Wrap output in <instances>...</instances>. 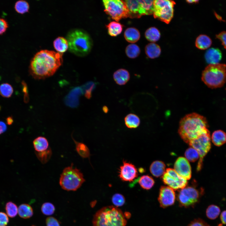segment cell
I'll return each instance as SVG.
<instances>
[{"label": "cell", "mask_w": 226, "mask_h": 226, "mask_svg": "<svg viewBox=\"0 0 226 226\" xmlns=\"http://www.w3.org/2000/svg\"><path fill=\"white\" fill-rule=\"evenodd\" d=\"M62 53L47 50L38 51L30 61V75L37 79H45L52 75L62 63Z\"/></svg>", "instance_id": "6da1fadb"}, {"label": "cell", "mask_w": 226, "mask_h": 226, "mask_svg": "<svg viewBox=\"0 0 226 226\" xmlns=\"http://www.w3.org/2000/svg\"><path fill=\"white\" fill-rule=\"evenodd\" d=\"M208 125L206 119L198 114L193 113L182 118L179 123L178 133L181 138L186 143L197 137Z\"/></svg>", "instance_id": "7a4b0ae2"}, {"label": "cell", "mask_w": 226, "mask_h": 226, "mask_svg": "<svg viewBox=\"0 0 226 226\" xmlns=\"http://www.w3.org/2000/svg\"><path fill=\"white\" fill-rule=\"evenodd\" d=\"M66 39L69 52L80 57L88 55L90 52L93 44L89 34L84 30L74 28L67 33Z\"/></svg>", "instance_id": "3957f363"}, {"label": "cell", "mask_w": 226, "mask_h": 226, "mask_svg": "<svg viewBox=\"0 0 226 226\" xmlns=\"http://www.w3.org/2000/svg\"><path fill=\"white\" fill-rule=\"evenodd\" d=\"M93 226H126V218L122 212L114 206L104 207L94 214Z\"/></svg>", "instance_id": "277c9868"}, {"label": "cell", "mask_w": 226, "mask_h": 226, "mask_svg": "<svg viewBox=\"0 0 226 226\" xmlns=\"http://www.w3.org/2000/svg\"><path fill=\"white\" fill-rule=\"evenodd\" d=\"M202 80L211 89L220 88L226 82V65L217 63L209 64L202 73Z\"/></svg>", "instance_id": "5b68a950"}, {"label": "cell", "mask_w": 226, "mask_h": 226, "mask_svg": "<svg viewBox=\"0 0 226 226\" xmlns=\"http://www.w3.org/2000/svg\"><path fill=\"white\" fill-rule=\"evenodd\" d=\"M85 181L80 170L73 167V164L65 167L60 175L59 183L62 188L67 191H75Z\"/></svg>", "instance_id": "8992f818"}, {"label": "cell", "mask_w": 226, "mask_h": 226, "mask_svg": "<svg viewBox=\"0 0 226 226\" xmlns=\"http://www.w3.org/2000/svg\"><path fill=\"white\" fill-rule=\"evenodd\" d=\"M204 191L203 188H197L194 185L186 186L179 190L177 200L180 206L185 207L194 206L199 202Z\"/></svg>", "instance_id": "52a82bcc"}, {"label": "cell", "mask_w": 226, "mask_h": 226, "mask_svg": "<svg viewBox=\"0 0 226 226\" xmlns=\"http://www.w3.org/2000/svg\"><path fill=\"white\" fill-rule=\"evenodd\" d=\"M210 138V132L207 128L188 143L197 151L199 154V159L196 168L197 171L202 169L203 159L211 148Z\"/></svg>", "instance_id": "ba28073f"}, {"label": "cell", "mask_w": 226, "mask_h": 226, "mask_svg": "<svg viewBox=\"0 0 226 226\" xmlns=\"http://www.w3.org/2000/svg\"><path fill=\"white\" fill-rule=\"evenodd\" d=\"M102 1L104 11L116 21L130 18L129 12L124 1L104 0Z\"/></svg>", "instance_id": "9c48e42d"}, {"label": "cell", "mask_w": 226, "mask_h": 226, "mask_svg": "<svg viewBox=\"0 0 226 226\" xmlns=\"http://www.w3.org/2000/svg\"><path fill=\"white\" fill-rule=\"evenodd\" d=\"M175 4V2L172 0H153V14L154 18L169 24L173 17Z\"/></svg>", "instance_id": "30bf717a"}, {"label": "cell", "mask_w": 226, "mask_h": 226, "mask_svg": "<svg viewBox=\"0 0 226 226\" xmlns=\"http://www.w3.org/2000/svg\"><path fill=\"white\" fill-rule=\"evenodd\" d=\"M35 154L38 159L43 164L46 163L50 159L52 152L46 138L39 136L33 142Z\"/></svg>", "instance_id": "8fae6325"}, {"label": "cell", "mask_w": 226, "mask_h": 226, "mask_svg": "<svg viewBox=\"0 0 226 226\" xmlns=\"http://www.w3.org/2000/svg\"><path fill=\"white\" fill-rule=\"evenodd\" d=\"M164 184L175 190H180L187 186V180L179 175L172 168H168L162 177Z\"/></svg>", "instance_id": "7c38bea8"}, {"label": "cell", "mask_w": 226, "mask_h": 226, "mask_svg": "<svg viewBox=\"0 0 226 226\" xmlns=\"http://www.w3.org/2000/svg\"><path fill=\"white\" fill-rule=\"evenodd\" d=\"M119 176L123 181H133L138 176L136 166L132 164L123 160L119 169Z\"/></svg>", "instance_id": "4fadbf2b"}, {"label": "cell", "mask_w": 226, "mask_h": 226, "mask_svg": "<svg viewBox=\"0 0 226 226\" xmlns=\"http://www.w3.org/2000/svg\"><path fill=\"white\" fill-rule=\"evenodd\" d=\"M175 198V194L173 189L168 186L161 187L158 198L161 207L166 208L173 205Z\"/></svg>", "instance_id": "5bb4252c"}, {"label": "cell", "mask_w": 226, "mask_h": 226, "mask_svg": "<svg viewBox=\"0 0 226 226\" xmlns=\"http://www.w3.org/2000/svg\"><path fill=\"white\" fill-rule=\"evenodd\" d=\"M174 170L179 175L187 180L191 177V165L188 161L184 157H179L176 160L174 165Z\"/></svg>", "instance_id": "9a60e30c"}, {"label": "cell", "mask_w": 226, "mask_h": 226, "mask_svg": "<svg viewBox=\"0 0 226 226\" xmlns=\"http://www.w3.org/2000/svg\"><path fill=\"white\" fill-rule=\"evenodd\" d=\"M129 11L130 18H139L146 15L139 0H124Z\"/></svg>", "instance_id": "2e32d148"}, {"label": "cell", "mask_w": 226, "mask_h": 226, "mask_svg": "<svg viewBox=\"0 0 226 226\" xmlns=\"http://www.w3.org/2000/svg\"><path fill=\"white\" fill-rule=\"evenodd\" d=\"M83 93L81 87H77L73 89L65 97L66 105L72 108L77 107L79 103V97Z\"/></svg>", "instance_id": "e0dca14e"}, {"label": "cell", "mask_w": 226, "mask_h": 226, "mask_svg": "<svg viewBox=\"0 0 226 226\" xmlns=\"http://www.w3.org/2000/svg\"><path fill=\"white\" fill-rule=\"evenodd\" d=\"M205 58L207 62L209 64L218 63L222 58V52L218 48H211L206 51Z\"/></svg>", "instance_id": "ac0fdd59"}, {"label": "cell", "mask_w": 226, "mask_h": 226, "mask_svg": "<svg viewBox=\"0 0 226 226\" xmlns=\"http://www.w3.org/2000/svg\"><path fill=\"white\" fill-rule=\"evenodd\" d=\"M116 83L120 85L125 84L129 80L130 74L128 71L124 69H119L116 71L113 75Z\"/></svg>", "instance_id": "d6986e66"}, {"label": "cell", "mask_w": 226, "mask_h": 226, "mask_svg": "<svg viewBox=\"0 0 226 226\" xmlns=\"http://www.w3.org/2000/svg\"><path fill=\"white\" fill-rule=\"evenodd\" d=\"M166 165L164 162L157 160L153 161L151 164L149 170L151 174L154 176L158 177L163 175L166 170Z\"/></svg>", "instance_id": "ffe728a7"}, {"label": "cell", "mask_w": 226, "mask_h": 226, "mask_svg": "<svg viewBox=\"0 0 226 226\" xmlns=\"http://www.w3.org/2000/svg\"><path fill=\"white\" fill-rule=\"evenodd\" d=\"M124 37L128 42L132 43L137 41L140 37L139 30L134 27H129L126 29L124 32Z\"/></svg>", "instance_id": "44dd1931"}, {"label": "cell", "mask_w": 226, "mask_h": 226, "mask_svg": "<svg viewBox=\"0 0 226 226\" xmlns=\"http://www.w3.org/2000/svg\"><path fill=\"white\" fill-rule=\"evenodd\" d=\"M145 53L149 58L153 59L158 57L161 52L159 45L152 42L147 45L145 47Z\"/></svg>", "instance_id": "7402d4cb"}, {"label": "cell", "mask_w": 226, "mask_h": 226, "mask_svg": "<svg viewBox=\"0 0 226 226\" xmlns=\"http://www.w3.org/2000/svg\"><path fill=\"white\" fill-rule=\"evenodd\" d=\"M212 44V40L208 36L201 35L196 39L195 45L197 48L201 50H205L209 47Z\"/></svg>", "instance_id": "603a6c76"}, {"label": "cell", "mask_w": 226, "mask_h": 226, "mask_svg": "<svg viewBox=\"0 0 226 226\" xmlns=\"http://www.w3.org/2000/svg\"><path fill=\"white\" fill-rule=\"evenodd\" d=\"M213 143L217 146H220L226 142V134L221 130L214 131L212 135Z\"/></svg>", "instance_id": "cb8c5ba5"}, {"label": "cell", "mask_w": 226, "mask_h": 226, "mask_svg": "<svg viewBox=\"0 0 226 226\" xmlns=\"http://www.w3.org/2000/svg\"><path fill=\"white\" fill-rule=\"evenodd\" d=\"M108 30V34L112 36H116L120 34L122 32L123 25L116 21L110 22L106 25Z\"/></svg>", "instance_id": "d4e9b609"}, {"label": "cell", "mask_w": 226, "mask_h": 226, "mask_svg": "<svg viewBox=\"0 0 226 226\" xmlns=\"http://www.w3.org/2000/svg\"><path fill=\"white\" fill-rule=\"evenodd\" d=\"M53 46L57 52L63 54L68 48L67 41L62 37L59 36L56 38L53 42Z\"/></svg>", "instance_id": "484cf974"}, {"label": "cell", "mask_w": 226, "mask_h": 226, "mask_svg": "<svg viewBox=\"0 0 226 226\" xmlns=\"http://www.w3.org/2000/svg\"><path fill=\"white\" fill-rule=\"evenodd\" d=\"M124 122L126 127L131 129L137 128L140 122L139 117L133 113H130L127 115L125 117Z\"/></svg>", "instance_id": "4316f807"}, {"label": "cell", "mask_w": 226, "mask_h": 226, "mask_svg": "<svg viewBox=\"0 0 226 226\" xmlns=\"http://www.w3.org/2000/svg\"><path fill=\"white\" fill-rule=\"evenodd\" d=\"M75 144V149L78 154L83 158H89L90 152L87 146L84 143L76 141L72 137Z\"/></svg>", "instance_id": "83f0119b"}, {"label": "cell", "mask_w": 226, "mask_h": 226, "mask_svg": "<svg viewBox=\"0 0 226 226\" xmlns=\"http://www.w3.org/2000/svg\"><path fill=\"white\" fill-rule=\"evenodd\" d=\"M18 213L21 218L27 219L33 216V211L30 205L27 204H22L19 207Z\"/></svg>", "instance_id": "f1b7e54d"}, {"label": "cell", "mask_w": 226, "mask_h": 226, "mask_svg": "<svg viewBox=\"0 0 226 226\" xmlns=\"http://www.w3.org/2000/svg\"><path fill=\"white\" fill-rule=\"evenodd\" d=\"M137 180L140 186L146 190L151 189L155 183L153 178L148 175H143L139 178Z\"/></svg>", "instance_id": "f546056e"}, {"label": "cell", "mask_w": 226, "mask_h": 226, "mask_svg": "<svg viewBox=\"0 0 226 226\" xmlns=\"http://www.w3.org/2000/svg\"><path fill=\"white\" fill-rule=\"evenodd\" d=\"M145 36L148 40L153 43L159 40L160 37V34L157 28L154 27H151L146 30Z\"/></svg>", "instance_id": "4dcf8cb0"}, {"label": "cell", "mask_w": 226, "mask_h": 226, "mask_svg": "<svg viewBox=\"0 0 226 226\" xmlns=\"http://www.w3.org/2000/svg\"><path fill=\"white\" fill-rule=\"evenodd\" d=\"M125 52L126 56L129 58H135L137 57L140 53V49L137 45L130 44L126 47Z\"/></svg>", "instance_id": "1f68e13d"}, {"label": "cell", "mask_w": 226, "mask_h": 226, "mask_svg": "<svg viewBox=\"0 0 226 226\" xmlns=\"http://www.w3.org/2000/svg\"><path fill=\"white\" fill-rule=\"evenodd\" d=\"M220 212V209L218 206L215 205H211L207 208L206 215L208 218L213 220L218 217Z\"/></svg>", "instance_id": "d6a6232c"}, {"label": "cell", "mask_w": 226, "mask_h": 226, "mask_svg": "<svg viewBox=\"0 0 226 226\" xmlns=\"http://www.w3.org/2000/svg\"><path fill=\"white\" fill-rule=\"evenodd\" d=\"M95 87V84L92 81L89 82L84 84L82 87L83 93L86 98L90 99L92 95V93Z\"/></svg>", "instance_id": "836d02e7"}, {"label": "cell", "mask_w": 226, "mask_h": 226, "mask_svg": "<svg viewBox=\"0 0 226 226\" xmlns=\"http://www.w3.org/2000/svg\"><path fill=\"white\" fill-rule=\"evenodd\" d=\"M13 89L12 86L7 83L0 85V94L5 98H9L12 95Z\"/></svg>", "instance_id": "e575fe53"}, {"label": "cell", "mask_w": 226, "mask_h": 226, "mask_svg": "<svg viewBox=\"0 0 226 226\" xmlns=\"http://www.w3.org/2000/svg\"><path fill=\"white\" fill-rule=\"evenodd\" d=\"M185 155L188 160L192 162H195L199 158V154L197 151L192 147L186 150Z\"/></svg>", "instance_id": "d590c367"}, {"label": "cell", "mask_w": 226, "mask_h": 226, "mask_svg": "<svg viewBox=\"0 0 226 226\" xmlns=\"http://www.w3.org/2000/svg\"><path fill=\"white\" fill-rule=\"evenodd\" d=\"M14 8L17 12L20 14H23L28 12L29 5L26 1L19 0L15 3Z\"/></svg>", "instance_id": "8d00e7d4"}, {"label": "cell", "mask_w": 226, "mask_h": 226, "mask_svg": "<svg viewBox=\"0 0 226 226\" xmlns=\"http://www.w3.org/2000/svg\"><path fill=\"white\" fill-rule=\"evenodd\" d=\"M5 210L8 216L11 218L15 217L18 213L17 205L12 202H9L6 203Z\"/></svg>", "instance_id": "74e56055"}, {"label": "cell", "mask_w": 226, "mask_h": 226, "mask_svg": "<svg viewBox=\"0 0 226 226\" xmlns=\"http://www.w3.org/2000/svg\"><path fill=\"white\" fill-rule=\"evenodd\" d=\"M146 15L153 14V0H139Z\"/></svg>", "instance_id": "f35d334b"}, {"label": "cell", "mask_w": 226, "mask_h": 226, "mask_svg": "<svg viewBox=\"0 0 226 226\" xmlns=\"http://www.w3.org/2000/svg\"><path fill=\"white\" fill-rule=\"evenodd\" d=\"M55 208L54 205L50 202L43 203L41 207V211L42 213L46 215H51L53 214Z\"/></svg>", "instance_id": "ab89813d"}, {"label": "cell", "mask_w": 226, "mask_h": 226, "mask_svg": "<svg viewBox=\"0 0 226 226\" xmlns=\"http://www.w3.org/2000/svg\"><path fill=\"white\" fill-rule=\"evenodd\" d=\"M112 201L116 207L122 206L125 203V199L124 196L119 193L114 194L112 197Z\"/></svg>", "instance_id": "60d3db41"}, {"label": "cell", "mask_w": 226, "mask_h": 226, "mask_svg": "<svg viewBox=\"0 0 226 226\" xmlns=\"http://www.w3.org/2000/svg\"><path fill=\"white\" fill-rule=\"evenodd\" d=\"M188 226H209L204 221L200 218L195 219L191 221Z\"/></svg>", "instance_id": "b9f144b4"}, {"label": "cell", "mask_w": 226, "mask_h": 226, "mask_svg": "<svg viewBox=\"0 0 226 226\" xmlns=\"http://www.w3.org/2000/svg\"><path fill=\"white\" fill-rule=\"evenodd\" d=\"M46 226H60L58 221L56 218L49 217L46 219Z\"/></svg>", "instance_id": "7bdbcfd3"}, {"label": "cell", "mask_w": 226, "mask_h": 226, "mask_svg": "<svg viewBox=\"0 0 226 226\" xmlns=\"http://www.w3.org/2000/svg\"><path fill=\"white\" fill-rule=\"evenodd\" d=\"M9 222V219L7 214L0 212V226H6Z\"/></svg>", "instance_id": "ee69618b"}, {"label": "cell", "mask_w": 226, "mask_h": 226, "mask_svg": "<svg viewBox=\"0 0 226 226\" xmlns=\"http://www.w3.org/2000/svg\"><path fill=\"white\" fill-rule=\"evenodd\" d=\"M216 36V38L221 41L222 45L226 49V31H222Z\"/></svg>", "instance_id": "f6af8a7d"}, {"label": "cell", "mask_w": 226, "mask_h": 226, "mask_svg": "<svg viewBox=\"0 0 226 226\" xmlns=\"http://www.w3.org/2000/svg\"><path fill=\"white\" fill-rule=\"evenodd\" d=\"M8 27V23L4 19L0 18V35L3 34Z\"/></svg>", "instance_id": "bcb514c9"}, {"label": "cell", "mask_w": 226, "mask_h": 226, "mask_svg": "<svg viewBox=\"0 0 226 226\" xmlns=\"http://www.w3.org/2000/svg\"><path fill=\"white\" fill-rule=\"evenodd\" d=\"M22 84L23 85V90L24 93V100L25 102L26 103L29 100L27 87L26 83L24 82H23Z\"/></svg>", "instance_id": "7dc6e473"}, {"label": "cell", "mask_w": 226, "mask_h": 226, "mask_svg": "<svg viewBox=\"0 0 226 226\" xmlns=\"http://www.w3.org/2000/svg\"><path fill=\"white\" fill-rule=\"evenodd\" d=\"M7 129V126L3 121H0V134L4 133Z\"/></svg>", "instance_id": "c3c4849f"}, {"label": "cell", "mask_w": 226, "mask_h": 226, "mask_svg": "<svg viewBox=\"0 0 226 226\" xmlns=\"http://www.w3.org/2000/svg\"><path fill=\"white\" fill-rule=\"evenodd\" d=\"M220 218L223 224H226V210L222 212L220 215Z\"/></svg>", "instance_id": "681fc988"}, {"label": "cell", "mask_w": 226, "mask_h": 226, "mask_svg": "<svg viewBox=\"0 0 226 226\" xmlns=\"http://www.w3.org/2000/svg\"><path fill=\"white\" fill-rule=\"evenodd\" d=\"M7 123L8 125H10L13 123V119L12 117L9 116L6 119Z\"/></svg>", "instance_id": "f907efd6"}, {"label": "cell", "mask_w": 226, "mask_h": 226, "mask_svg": "<svg viewBox=\"0 0 226 226\" xmlns=\"http://www.w3.org/2000/svg\"><path fill=\"white\" fill-rule=\"evenodd\" d=\"M103 110L105 113H107L108 112V109L107 106H104L103 107Z\"/></svg>", "instance_id": "816d5d0a"}, {"label": "cell", "mask_w": 226, "mask_h": 226, "mask_svg": "<svg viewBox=\"0 0 226 226\" xmlns=\"http://www.w3.org/2000/svg\"><path fill=\"white\" fill-rule=\"evenodd\" d=\"M187 3H196L198 2V0H187L186 1Z\"/></svg>", "instance_id": "f5cc1de1"}, {"label": "cell", "mask_w": 226, "mask_h": 226, "mask_svg": "<svg viewBox=\"0 0 226 226\" xmlns=\"http://www.w3.org/2000/svg\"><path fill=\"white\" fill-rule=\"evenodd\" d=\"M34 226V225H33V226Z\"/></svg>", "instance_id": "db71d44e"}]
</instances>
